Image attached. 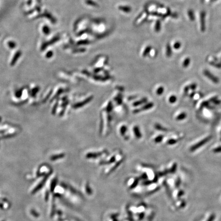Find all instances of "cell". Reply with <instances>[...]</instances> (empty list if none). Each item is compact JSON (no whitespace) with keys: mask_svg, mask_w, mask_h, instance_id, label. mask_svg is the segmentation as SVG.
I'll use <instances>...</instances> for the list:
<instances>
[{"mask_svg":"<svg viewBox=\"0 0 221 221\" xmlns=\"http://www.w3.org/2000/svg\"><path fill=\"white\" fill-rule=\"evenodd\" d=\"M93 96H90L89 97H88V98H86V99H85V100H84L82 102H80L79 103H77L76 104H75V105L73 106V108L75 109H77V108H79L81 107H83V106H84L86 104H88V103H89L90 101H92V100L93 99Z\"/></svg>","mask_w":221,"mask_h":221,"instance_id":"6da1fadb","label":"cell"},{"mask_svg":"<svg viewBox=\"0 0 221 221\" xmlns=\"http://www.w3.org/2000/svg\"><path fill=\"white\" fill-rule=\"evenodd\" d=\"M153 107H154V103L153 102H149L146 104H145V105L143 107H142L141 108L135 110L133 111V113H138L141 111H143V110L150 109L151 108H152Z\"/></svg>","mask_w":221,"mask_h":221,"instance_id":"7a4b0ae2","label":"cell"},{"mask_svg":"<svg viewBox=\"0 0 221 221\" xmlns=\"http://www.w3.org/2000/svg\"><path fill=\"white\" fill-rule=\"evenodd\" d=\"M205 16L206 13L204 11H202L200 14L201 16V30L202 31H204L205 30Z\"/></svg>","mask_w":221,"mask_h":221,"instance_id":"3957f363","label":"cell"},{"mask_svg":"<svg viewBox=\"0 0 221 221\" xmlns=\"http://www.w3.org/2000/svg\"><path fill=\"white\" fill-rule=\"evenodd\" d=\"M133 131L134 133V134L135 135V136L137 138H141L142 137V134L140 132V129H139V127L138 126H135L134 127L133 129Z\"/></svg>","mask_w":221,"mask_h":221,"instance_id":"277c9868","label":"cell"},{"mask_svg":"<svg viewBox=\"0 0 221 221\" xmlns=\"http://www.w3.org/2000/svg\"><path fill=\"white\" fill-rule=\"evenodd\" d=\"M204 74H205L206 76L207 77H209V78H210L211 80L213 81H214V83H218L219 80H218V78H217L216 77H214V76H213V75H212L211 74V73H210L209 72H208V71L205 70V71H204Z\"/></svg>","mask_w":221,"mask_h":221,"instance_id":"5b68a950","label":"cell"},{"mask_svg":"<svg viewBox=\"0 0 221 221\" xmlns=\"http://www.w3.org/2000/svg\"><path fill=\"white\" fill-rule=\"evenodd\" d=\"M147 98H142V99H141L140 100H138V101H136L135 102H134V103L133 104V105L134 107H137L138 106L141 105V104H143L144 103L147 102Z\"/></svg>","mask_w":221,"mask_h":221,"instance_id":"8992f818","label":"cell"},{"mask_svg":"<svg viewBox=\"0 0 221 221\" xmlns=\"http://www.w3.org/2000/svg\"><path fill=\"white\" fill-rule=\"evenodd\" d=\"M101 153H89L87 154L86 155V157L88 158H96L97 157L99 156L100 155H101Z\"/></svg>","mask_w":221,"mask_h":221,"instance_id":"52a82bcc","label":"cell"},{"mask_svg":"<svg viewBox=\"0 0 221 221\" xmlns=\"http://www.w3.org/2000/svg\"><path fill=\"white\" fill-rule=\"evenodd\" d=\"M208 138L207 139H205L204 140H203V141H202V142H201H201H199L198 144H196V145H194V146L193 147H192V148H191V150H195V149H196V148H198L200 145H203V144H204V143H205L206 142H207V141H208Z\"/></svg>","mask_w":221,"mask_h":221,"instance_id":"ba28073f","label":"cell"},{"mask_svg":"<svg viewBox=\"0 0 221 221\" xmlns=\"http://www.w3.org/2000/svg\"><path fill=\"white\" fill-rule=\"evenodd\" d=\"M186 117V114L185 113H182L177 116V120H182L184 119Z\"/></svg>","mask_w":221,"mask_h":221,"instance_id":"9c48e42d","label":"cell"},{"mask_svg":"<svg viewBox=\"0 0 221 221\" xmlns=\"http://www.w3.org/2000/svg\"><path fill=\"white\" fill-rule=\"evenodd\" d=\"M155 128L157 130H159V131H162L163 132H166L167 131L166 129H165V128H164L163 127H162L161 125H160L159 124H156L155 125Z\"/></svg>","mask_w":221,"mask_h":221,"instance_id":"30bf717a","label":"cell"},{"mask_svg":"<svg viewBox=\"0 0 221 221\" xmlns=\"http://www.w3.org/2000/svg\"><path fill=\"white\" fill-rule=\"evenodd\" d=\"M164 89L163 87L160 86L158 88L157 90L156 93H157V95H161L163 94V93L164 92Z\"/></svg>","mask_w":221,"mask_h":221,"instance_id":"8fae6325","label":"cell"},{"mask_svg":"<svg viewBox=\"0 0 221 221\" xmlns=\"http://www.w3.org/2000/svg\"><path fill=\"white\" fill-rule=\"evenodd\" d=\"M127 131V127L125 125H123L120 129V133L122 136H124Z\"/></svg>","mask_w":221,"mask_h":221,"instance_id":"7c38bea8","label":"cell"},{"mask_svg":"<svg viewBox=\"0 0 221 221\" xmlns=\"http://www.w3.org/2000/svg\"><path fill=\"white\" fill-rule=\"evenodd\" d=\"M163 136L162 135H159L155 139V142L156 143L161 142L163 140Z\"/></svg>","mask_w":221,"mask_h":221,"instance_id":"4fadbf2b","label":"cell"},{"mask_svg":"<svg viewBox=\"0 0 221 221\" xmlns=\"http://www.w3.org/2000/svg\"><path fill=\"white\" fill-rule=\"evenodd\" d=\"M189 63H190V59L189 58H187V59H186L184 61V62L183 63V66L185 68L187 67L189 65Z\"/></svg>","mask_w":221,"mask_h":221,"instance_id":"5bb4252c","label":"cell"},{"mask_svg":"<svg viewBox=\"0 0 221 221\" xmlns=\"http://www.w3.org/2000/svg\"><path fill=\"white\" fill-rule=\"evenodd\" d=\"M94 77V78L97 80H101V81H105L109 79L108 77H103L98 76H95Z\"/></svg>","mask_w":221,"mask_h":221,"instance_id":"9a60e30c","label":"cell"},{"mask_svg":"<svg viewBox=\"0 0 221 221\" xmlns=\"http://www.w3.org/2000/svg\"><path fill=\"white\" fill-rule=\"evenodd\" d=\"M176 101H177V97L174 95H172L170 97L169 101L171 103H174Z\"/></svg>","mask_w":221,"mask_h":221,"instance_id":"2e32d148","label":"cell"},{"mask_svg":"<svg viewBox=\"0 0 221 221\" xmlns=\"http://www.w3.org/2000/svg\"><path fill=\"white\" fill-rule=\"evenodd\" d=\"M112 109H113V106H112V102H110L109 103V104H108V106H107V108H106V110H107V112H110L112 110Z\"/></svg>","mask_w":221,"mask_h":221,"instance_id":"e0dca14e","label":"cell"},{"mask_svg":"<svg viewBox=\"0 0 221 221\" xmlns=\"http://www.w3.org/2000/svg\"><path fill=\"white\" fill-rule=\"evenodd\" d=\"M63 156H64L63 154H60V155H56V156H54L52 157L51 159L52 160H56L57 159H59V158H62L63 157Z\"/></svg>","mask_w":221,"mask_h":221,"instance_id":"ac0fdd59","label":"cell"},{"mask_svg":"<svg viewBox=\"0 0 221 221\" xmlns=\"http://www.w3.org/2000/svg\"><path fill=\"white\" fill-rule=\"evenodd\" d=\"M177 142V141L176 140H175V139H170V140L167 141V143L170 145H173V144H175Z\"/></svg>","mask_w":221,"mask_h":221,"instance_id":"d6986e66","label":"cell"},{"mask_svg":"<svg viewBox=\"0 0 221 221\" xmlns=\"http://www.w3.org/2000/svg\"><path fill=\"white\" fill-rule=\"evenodd\" d=\"M188 14H190V15H189V16H190V19L192 20H194V19H195V16H194V12H193V11H189V12H188Z\"/></svg>","mask_w":221,"mask_h":221,"instance_id":"ffe728a7","label":"cell"},{"mask_svg":"<svg viewBox=\"0 0 221 221\" xmlns=\"http://www.w3.org/2000/svg\"><path fill=\"white\" fill-rule=\"evenodd\" d=\"M57 103L55 104V106H54V108H53V110H52V112H53V113H55V111H56V108H57Z\"/></svg>","mask_w":221,"mask_h":221,"instance_id":"44dd1931","label":"cell"},{"mask_svg":"<svg viewBox=\"0 0 221 221\" xmlns=\"http://www.w3.org/2000/svg\"><path fill=\"white\" fill-rule=\"evenodd\" d=\"M121 102H122V99H121V98H118V101H117L118 104H120L121 103Z\"/></svg>","mask_w":221,"mask_h":221,"instance_id":"7402d4cb","label":"cell"}]
</instances>
